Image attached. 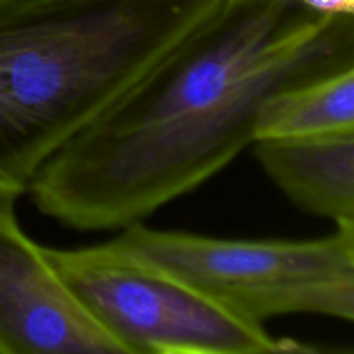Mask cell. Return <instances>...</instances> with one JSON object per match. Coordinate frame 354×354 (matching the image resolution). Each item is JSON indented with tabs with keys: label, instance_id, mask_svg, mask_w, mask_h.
<instances>
[{
	"label": "cell",
	"instance_id": "cell-1",
	"mask_svg": "<svg viewBox=\"0 0 354 354\" xmlns=\"http://www.w3.org/2000/svg\"><path fill=\"white\" fill-rule=\"evenodd\" d=\"M354 62V17L294 0H228L37 175L30 196L75 230H123L258 140L275 97Z\"/></svg>",
	"mask_w": 354,
	"mask_h": 354
},
{
	"label": "cell",
	"instance_id": "cell-2",
	"mask_svg": "<svg viewBox=\"0 0 354 354\" xmlns=\"http://www.w3.org/2000/svg\"><path fill=\"white\" fill-rule=\"evenodd\" d=\"M228 0H24L0 12V201Z\"/></svg>",
	"mask_w": 354,
	"mask_h": 354
},
{
	"label": "cell",
	"instance_id": "cell-3",
	"mask_svg": "<svg viewBox=\"0 0 354 354\" xmlns=\"http://www.w3.org/2000/svg\"><path fill=\"white\" fill-rule=\"evenodd\" d=\"M80 303L127 354H272L311 348L161 268L99 244L47 248Z\"/></svg>",
	"mask_w": 354,
	"mask_h": 354
},
{
	"label": "cell",
	"instance_id": "cell-4",
	"mask_svg": "<svg viewBox=\"0 0 354 354\" xmlns=\"http://www.w3.org/2000/svg\"><path fill=\"white\" fill-rule=\"evenodd\" d=\"M104 244L165 270L263 324L280 296L335 279L354 266L335 234L315 241H249L135 223Z\"/></svg>",
	"mask_w": 354,
	"mask_h": 354
},
{
	"label": "cell",
	"instance_id": "cell-5",
	"mask_svg": "<svg viewBox=\"0 0 354 354\" xmlns=\"http://www.w3.org/2000/svg\"><path fill=\"white\" fill-rule=\"evenodd\" d=\"M0 201V354H127Z\"/></svg>",
	"mask_w": 354,
	"mask_h": 354
},
{
	"label": "cell",
	"instance_id": "cell-6",
	"mask_svg": "<svg viewBox=\"0 0 354 354\" xmlns=\"http://www.w3.org/2000/svg\"><path fill=\"white\" fill-rule=\"evenodd\" d=\"M254 145L261 168L296 206L334 223L354 220V131Z\"/></svg>",
	"mask_w": 354,
	"mask_h": 354
},
{
	"label": "cell",
	"instance_id": "cell-7",
	"mask_svg": "<svg viewBox=\"0 0 354 354\" xmlns=\"http://www.w3.org/2000/svg\"><path fill=\"white\" fill-rule=\"evenodd\" d=\"M354 131V62L275 97L263 111L258 140H299Z\"/></svg>",
	"mask_w": 354,
	"mask_h": 354
},
{
	"label": "cell",
	"instance_id": "cell-8",
	"mask_svg": "<svg viewBox=\"0 0 354 354\" xmlns=\"http://www.w3.org/2000/svg\"><path fill=\"white\" fill-rule=\"evenodd\" d=\"M294 313L328 315L354 322V266L335 279L280 296L270 306L268 318Z\"/></svg>",
	"mask_w": 354,
	"mask_h": 354
},
{
	"label": "cell",
	"instance_id": "cell-9",
	"mask_svg": "<svg viewBox=\"0 0 354 354\" xmlns=\"http://www.w3.org/2000/svg\"><path fill=\"white\" fill-rule=\"evenodd\" d=\"M320 16L354 17V0H294Z\"/></svg>",
	"mask_w": 354,
	"mask_h": 354
},
{
	"label": "cell",
	"instance_id": "cell-10",
	"mask_svg": "<svg viewBox=\"0 0 354 354\" xmlns=\"http://www.w3.org/2000/svg\"><path fill=\"white\" fill-rule=\"evenodd\" d=\"M335 227H337L335 235L341 239L342 245H344L349 258H351V261L354 263V220L341 221V223H335Z\"/></svg>",
	"mask_w": 354,
	"mask_h": 354
},
{
	"label": "cell",
	"instance_id": "cell-11",
	"mask_svg": "<svg viewBox=\"0 0 354 354\" xmlns=\"http://www.w3.org/2000/svg\"><path fill=\"white\" fill-rule=\"evenodd\" d=\"M24 2V0H0V12L6 9H9V7L12 6H17V3Z\"/></svg>",
	"mask_w": 354,
	"mask_h": 354
}]
</instances>
